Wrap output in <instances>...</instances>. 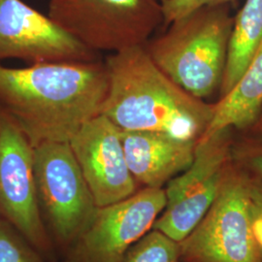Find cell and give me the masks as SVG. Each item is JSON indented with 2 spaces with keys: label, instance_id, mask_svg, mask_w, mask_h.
<instances>
[{
  "label": "cell",
  "instance_id": "7c38bea8",
  "mask_svg": "<svg viewBox=\"0 0 262 262\" xmlns=\"http://www.w3.org/2000/svg\"><path fill=\"white\" fill-rule=\"evenodd\" d=\"M121 137L126 163L141 187L164 188L194 159L197 141L154 131L121 130Z\"/></svg>",
  "mask_w": 262,
  "mask_h": 262
},
{
  "label": "cell",
  "instance_id": "ac0fdd59",
  "mask_svg": "<svg viewBox=\"0 0 262 262\" xmlns=\"http://www.w3.org/2000/svg\"><path fill=\"white\" fill-rule=\"evenodd\" d=\"M160 2L163 23L165 26H169L174 20L201 7L215 4H229L233 6L237 3V0H160Z\"/></svg>",
  "mask_w": 262,
  "mask_h": 262
},
{
  "label": "cell",
  "instance_id": "9a60e30c",
  "mask_svg": "<svg viewBox=\"0 0 262 262\" xmlns=\"http://www.w3.org/2000/svg\"><path fill=\"white\" fill-rule=\"evenodd\" d=\"M121 262H181L179 242L151 229L131 247Z\"/></svg>",
  "mask_w": 262,
  "mask_h": 262
},
{
  "label": "cell",
  "instance_id": "52a82bcc",
  "mask_svg": "<svg viewBox=\"0 0 262 262\" xmlns=\"http://www.w3.org/2000/svg\"><path fill=\"white\" fill-rule=\"evenodd\" d=\"M236 131L224 127L197 141L191 165L164 187L166 206L152 229L181 242L215 202L231 163Z\"/></svg>",
  "mask_w": 262,
  "mask_h": 262
},
{
  "label": "cell",
  "instance_id": "4fadbf2b",
  "mask_svg": "<svg viewBox=\"0 0 262 262\" xmlns=\"http://www.w3.org/2000/svg\"><path fill=\"white\" fill-rule=\"evenodd\" d=\"M215 106L214 118L201 138L224 127L237 132L253 127L262 110V42L238 84Z\"/></svg>",
  "mask_w": 262,
  "mask_h": 262
},
{
  "label": "cell",
  "instance_id": "d6986e66",
  "mask_svg": "<svg viewBox=\"0 0 262 262\" xmlns=\"http://www.w3.org/2000/svg\"><path fill=\"white\" fill-rule=\"evenodd\" d=\"M253 230L262 262V206L255 202L253 206Z\"/></svg>",
  "mask_w": 262,
  "mask_h": 262
},
{
  "label": "cell",
  "instance_id": "e0dca14e",
  "mask_svg": "<svg viewBox=\"0 0 262 262\" xmlns=\"http://www.w3.org/2000/svg\"><path fill=\"white\" fill-rule=\"evenodd\" d=\"M32 247L9 223L0 219V262H42Z\"/></svg>",
  "mask_w": 262,
  "mask_h": 262
},
{
  "label": "cell",
  "instance_id": "3957f363",
  "mask_svg": "<svg viewBox=\"0 0 262 262\" xmlns=\"http://www.w3.org/2000/svg\"><path fill=\"white\" fill-rule=\"evenodd\" d=\"M231 9L215 4L194 10L144 46L171 80L197 98L220 92L234 24Z\"/></svg>",
  "mask_w": 262,
  "mask_h": 262
},
{
  "label": "cell",
  "instance_id": "7a4b0ae2",
  "mask_svg": "<svg viewBox=\"0 0 262 262\" xmlns=\"http://www.w3.org/2000/svg\"><path fill=\"white\" fill-rule=\"evenodd\" d=\"M104 63L108 91L100 114L121 130L154 131L188 141H198L206 132L215 104L171 80L144 46L114 53Z\"/></svg>",
  "mask_w": 262,
  "mask_h": 262
},
{
  "label": "cell",
  "instance_id": "2e32d148",
  "mask_svg": "<svg viewBox=\"0 0 262 262\" xmlns=\"http://www.w3.org/2000/svg\"><path fill=\"white\" fill-rule=\"evenodd\" d=\"M231 159L249 176L262 179V135L236 131Z\"/></svg>",
  "mask_w": 262,
  "mask_h": 262
},
{
  "label": "cell",
  "instance_id": "277c9868",
  "mask_svg": "<svg viewBox=\"0 0 262 262\" xmlns=\"http://www.w3.org/2000/svg\"><path fill=\"white\" fill-rule=\"evenodd\" d=\"M249 175L231 161L206 215L179 242L181 262H261Z\"/></svg>",
  "mask_w": 262,
  "mask_h": 262
},
{
  "label": "cell",
  "instance_id": "8fae6325",
  "mask_svg": "<svg viewBox=\"0 0 262 262\" xmlns=\"http://www.w3.org/2000/svg\"><path fill=\"white\" fill-rule=\"evenodd\" d=\"M69 145L98 208L133 195V178L122 147L121 129L104 115L84 123Z\"/></svg>",
  "mask_w": 262,
  "mask_h": 262
},
{
  "label": "cell",
  "instance_id": "8992f818",
  "mask_svg": "<svg viewBox=\"0 0 262 262\" xmlns=\"http://www.w3.org/2000/svg\"><path fill=\"white\" fill-rule=\"evenodd\" d=\"M38 202L56 242L71 247L92 224L98 207L69 143L34 147Z\"/></svg>",
  "mask_w": 262,
  "mask_h": 262
},
{
  "label": "cell",
  "instance_id": "ffe728a7",
  "mask_svg": "<svg viewBox=\"0 0 262 262\" xmlns=\"http://www.w3.org/2000/svg\"><path fill=\"white\" fill-rule=\"evenodd\" d=\"M249 187L253 201L262 206V179L249 176Z\"/></svg>",
  "mask_w": 262,
  "mask_h": 262
},
{
  "label": "cell",
  "instance_id": "44dd1931",
  "mask_svg": "<svg viewBox=\"0 0 262 262\" xmlns=\"http://www.w3.org/2000/svg\"><path fill=\"white\" fill-rule=\"evenodd\" d=\"M247 132H250V133H253V134H257V135H262V110L256 122H254V124L253 125V127Z\"/></svg>",
  "mask_w": 262,
  "mask_h": 262
},
{
  "label": "cell",
  "instance_id": "ba28073f",
  "mask_svg": "<svg viewBox=\"0 0 262 262\" xmlns=\"http://www.w3.org/2000/svg\"><path fill=\"white\" fill-rule=\"evenodd\" d=\"M164 188L141 187L133 195L100 207L94 221L70 247L69 262H121L152 229L166 206Z\"/></svg>",
  "mask_w": 262,
  "mask_h": 262
},
{
  "label": "cell",
  "instance_id": "30bf717a",
  "mask_svg": "<svg viewBox=\"0 0 262 262\" xmlns=\"http://www.w3.org/2000/svg\"><path fill=\"white\" fill-rule=\"evenodd\" d=\"M20 59L30 64L99 60L49 15L23 0H0V61Z\"/></svg>",
  "mask_w": 262,
  "mask_h": 262
},
{
  "label": "cell",
  "instance_id": "5b68a950",
  "mask_svg": "<svg viewBox=\"0 0 262 262\" xmlns=\"http://www.w3.org/2000/svg\"><path fill=\"white\" fill-rule=\"evenodd\" d=\"M48 15L96 53L145 46L163 23L160 0H50Z\"/></svg>",
  "mask_w": 262,
  "mask_h": 262
},
{
  "label": "cell",
  "instance_id": "5bb4252c",
  "mask_svg": "<svg viewBox=\"0 0 262 262\" xmlns=\"http://www.w3.org/2000/svg\"><path fill=\"white\" fill-rule=\"evenodd\" d=\"M262 42V0H246L234 16L220 98L238 84Z\"/></svg>",
  "mask_w": 262,
  "mask_h": 262
},
{
  "label": "cell",
  "instance_id": "9c48e42d",
  "mask_svg": "<svg viewBox=\"0 0 262 262\" xmlns=\"http://www.w3.org/2000/svg\"><path fill=\"white\" fill-rule=\"evenodd\" d=\"M0 215L35 249L50 238L38 202L34 147L0 107Z\"/></svg>",
  "mask_w": 262,
  "mask_h": 262
},
{
  "label": "cell",
  "instance_id": "6da1fadb",
  "mask_svg": "<svg viewBox=\"0 0 262 262\" xmlns=\"http://www.w3.org/2000/svg\"><path fill=\"white\" fill-rule=\"evenodd\" d=\"M108 91L105 63L66 61L10 68L0 64V107L33 147L69 143L100 115Z\"/></svg>",
  "mask_w": 262,
  "mask_h": 262
}]
</instances>
